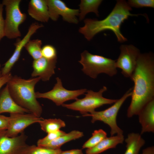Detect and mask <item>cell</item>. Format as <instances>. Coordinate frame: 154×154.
I'll return each instance as SVG.
<instances>
[{
	"mask_svg": "<svg viewBox=\"0 0 154 154\" xmlns=\"http://www.w3.org/2000/svg\"><path fill=\"white\" fill-rule=\"evenodd\" d=\"M141 127V135L154 132V99L147 104L137 115Z\"/></svg>",
	"mask_w": 154,
	"mask_h": 154,
	"instance_id": "15",
	"label": "cell"
},
{
	"mask_svg": "<svg viewBox=\"0 0 154 154\" xmlns=\"http://www.w3.org/2000/svg\"><path fill=\"white\" fill-rule=\"evenodd\" d=\"M12 76L11 73L10 72L5 75L1 76L0 78V89L3 86L7 84Z\"/></svg>",
	"mask_w": 154,
	"mask_h": 154,
	"instance_id": "31",
	"label": "cell"
},
{
	"mask_svg": "<svg viewBox=\"0 0 154 154\" xmlns=\"http://www.w3.org/2000/svg\"><path fill=\"white\" fill-rule=\"evenodd\" d=\"M50 19L56 21L60 15L63 20L69 23L77 24L78 22L77 16L79 15L78 9L70 8L61 0H46Z\"/></svg>",
	"mask_w": 154,
	"mask_h": 154,
	"instance_id": "11",
	"label": "cell"
},
{
	"mask_svg": "<svg viewBox=\"0 0 154 154\" xmlns=\"http://www.w3.org/2000/svg\"><path fill=\"white\" fill-rule=\"evenodd\" d=\"M42 24L35 23L32 24L29 27L26 35L21 40L15 44V48L12 55L5 63L1 70V75L3 76L10 72L15 64L19 60L21 52L26 43L30 40L31 37L38 29L42 27Z\"/></svg>",
	"mask_w": 154,
	"mask_h": 154,
	"instance_id": "13",
	"label": "cell"
},
{
	"mask_svg": "<svg viewBox=\"0 0 154 154\" xmlns=\"http://www.w3.org/2000/svg\"><path fill=\"white\" fill-rule=\"evenodd\" d=\"M131 7L127 1L124 0H117L112 11L105 19L100 20L91 19H85L84 25L79 28V32L87 40L90 41L98 33L110 30L115 34L119 42H124L127 39L120 31L122 23L130 16L143 15L132 14L131 13Z\"/></svg>",
	"mask_w": 154,
	"mask_h": 154,
	"instance_id": "2",
	"label": "cell"
},
{
	"mask_svg": "<svg viewBox=\"0 0 154 154\" xmlns=\"http://www.w3.org/2000/svg\"><path fill=\"white\" fill-rule=\"evenodd\" d=\"M130 79L133 82L128 117L137 115L143 108L154 99V56L151 52L141 53Z\"/></svg>",
	"mask_w": 154,
	"mask_h": 154,
	"instance_id": "1",
	"label": "cell"
},
{
	"mask_svg": "<svg viewBox=\"0 0 154 154\" xmlns=\"http://www.w3.org/2000/svg\"><path fill=\"white\" fill-rule=\"evenodd\" d=\"M84 136L83 133L78 130H73L59 137L47 144L41 147L51 149H60L65 143L71 140L80 138Z\"/></svg>",
	"mask_w": 154,
	"mask_h": 154,
	"instance_id": "19",
	"label": "cell"
},
{
	"mask_svg": "<svg viewBox=\"0 0 154 154\" xmlns=\"http://www.w3.org/2000/svg\"><path fill=\"white\" fill-rule=\"evenodd\" d=\"M27 137L24 132L12 137L0 133V154H23L28 146Z\"/></svg>",
	"mask_w": 154,
	"mask_h": 154,
	"instance_id": "12",
	"label": "cell"
},
{
	"mask_svg": "<svg viewBox=\"0 0 154 154\" xmlns=\"http://www.w3.org/2000/svg\"><path fill=\"white\" fill-rule=\"evenodd\" d=\"M125 141L126 149L124 154H138L145 143L140 134L134 132L128 134Z\"/></svg>",
	"mask_w": 154,
	"mask_h": 154,
	"instance_id": "20",
	"label": "cell"
},
{
	"mask_svg": "<svg viewBox=\"0 0 154 154\" xmlns=\"http://www.w3.org/2000/svg\"><path fill=\"white\" fill-rule=\"evenodd\" d=\"M66 133L65 132L60 130L47 133L46 136L38 140L37 145L42 146Z\"/></svg>",
	"mask_w": 154,
	"mask_h": 154,
	"instance_id": "26",
	"label": "cell"
},
{
	"mask_svg": "<svg viewBox=\"0 0 154 154\" xmlns=\"http://www.w3.org/2000/svg\"><path fill=\"white\" fill-rule=\"evenodd\" d=\"M102 1V0H81L79 5L80 20H82L86 15L90 12L94 13L98 16V8Z\"/></svg>",
	"mask_w": 154,
	"mask_h": 154,
	"instance_id": "21",
	"label": "cell"
},
{
	"mask_svg": "<svg viewBox=\"0 0 154 154\" xmlns=\"http://www.w3.org/2000/svg\"><path fill=\"white\" fill-rule=\"evenodd\" d=\"M9 121V117L0 114V133H2L8 128Z\"/></svg>",
	"mask_w": 154,
	"mask_h": 154,
	"instance_id": "29",
	"label": "cell"
},
{
	"mask_svg": "<svg viewBox=\"0 0 154 154\" xmlns=\"http://www.w3.org/2000/svg\"><path fill=\"white\" fill-rule=\"evenodd\" d=\"M124 140L123 135L107 137L94 147L87 149L86 154H99L108 149L116 148L119 144L123 143Z\"/></svg>",
	"mask_w": 154,
	"mask_h": 154,
	"instance_id": "18",
	"label": "cell"
},
{
	"mask_svg": "<svg viewBox=\"0 0 154 154\" xmlns=\"http://www.w3.org/2000/svg\"><path fill=\"white\" fill-rule=\"evenodd\" d=\"M56 80V82L52 90L44 93L35 92L36 98L48 99L52 101L56 105L59 106L67 101L76 100L78 96L84 94L87 91L86 89L74 90H67L63 86L60 78L57 77Z\"/></svg>",
	"mask_w": 154,
	"mask_h": 154,
	"instance_id": "8",
	"label": "cell"
},
{
	"mask_svg": "<svg viewBox=\"0 0 154 154\" xmlns=\"http://www.w3.org/2000/svg\"><path fill=\"white\" fill-rule=\"evenodd\" d=\"M57 59L49 60L42 57L34 60L32 63V77H39L42 81H49L55 74Z\"/></svg>",
	"mask_w": 154,
	"mask_h": 154,
	"instance_id": "14",
	"label": "cell"
},
{
	"mask_svg": "<svg viewBox=\"0 0 154 154\" xmlns=\"http://www.w3.org/2000/svg\"><path fill=\"white\" fill-rule=\"evenodd\" d=\"M107 137V133L103 130L100 129L95 130L92 133V137L84 144L82 149L93 147Z\"/></svg>",
	"mask_w": 154,
	"mask_h": 154,
	"instance_id": "24",
	"label": "cell"
},
{
	"mask_svg": "<svg viewBox=\"0 0 154 154\" xmlns=\"http://www.w3.org/2000/svg\"><path fill=\"white\" fill-rule=\"evenodd\" d=\"M41 40L35 39L30 40L24 47L34 60L38 59L42 57L41 53Z\"/></svg>",
	"mask_w": 154,
	"mask_h": 154,
	"instance_id": "23",
	"label": "cell"
},
{
	"mask_svg": "<svg viewBox=\"0 0 154 154\" xmlns=\"http://www.w3.org/2000/svg\"><path fill=\"white\" fill-rule=\"evenodd\" d=\"M40 80L39 77L26 79L15 76L6 85L15 102L38 117H40L42 109L36 97L35 88Z\"/></svg>",
	"mask_w": 154,
	"mask_h": 154,
	"instance_id": "3",
	"label": "cell"
},
{
	"mask_svg": "<svg viewBox=\"0 0 154 154\" xmlns=\"http://www.w3.org/2000/svg\"><path fill=\"white\" fill-rule=\"evenodd\" d=\"M28 12L36 20L48 22L50 19L46 0H31L29 2Z\"/></svg>",
	"mask_w": 154,
	"mask_h": 154,
	"instance_id": "17",
	"label": "cell"
},
{
	"mask_svg": "<svg viewBox=\"0 0 154 154\" xmlns=\"http://www.w3.org/2000/svg\"><path fill=\"white\" fill-rule=\"evenodd\" d=\"M141 154H154V147H148L143 149Z\"/></svg>",
	"mask_w": 154,
	"mask_h": 154,
	"instance_id": "33",
	"label": "cell"
},
{
	"mask_svg": "<svg viewBox=\"0 0 154 154\" xmlns=\"http://www.w3.org/2000/svg\"><path fill=\"white\" fill-rule=\"evenodd\" d=\"M107 88L104 86L98 91L87 90L85 97L81 99H77L74 102L70 104H63V107L74 110L79 112L85 115L95 111L97 108L104 105L114 104L117 99H112L105 98L103 96V93L106 91Z\"/></svg>",
	"mask_w": 154,
	"mask_h": 154,
	"instance_id": "6",
	"label": "cell"
},
{
	"mask_svg": "<svg viewBox=\"0 0 154 154\" xmlns=\"http://www.w3.org/2000/svg\"><path fill=\"white\" fill-rule=\"evenodd\" d=\"M1 65L0 63V78L2 76L1 70Z\"/></svg>",
	"mask_w": 154,
	"mask_h": 154,
	"instance_id": "34",
	"label": "cell"
},
{
	"mask_svg": "<svg viewBox=\"0 0 154 154\" xmlns=\"http://www.w3.org/2000/svg\"><path fill=\"white\" fill-rule=\"evenodd\" d=\"M42 57L49 60L57 59V52L55 48L50 44L44 45L42 48Z\"/></svg>",
	"mask_w": 154,
	"mask_h": 154,
	"instance_id": "27",
	"label": "cell"
},
{
	"mask_svg": "<svg viewBox=\"0 0 154 154\" xmlns=\"http://www.w3.org/2000/svg\"><path fill=\"white\" fill-rule=\"evenodd\" d=\"M38 123L41 129L47 133L58 130L66 126L65 122L60 119H43Z\"/></svg>",
	"mask_w": 154,
	"mask_h": 154,
	"instance_id": "22",
	"label": "cell"
},
{
	"mask_svg": "<svg viewBox=\"0 0 154 154\" xmlns=\"http://www.w3.org/2000/svg\"><path fill=\"white\" fill-rule=\"evenodd\" d=\"M21 0H3L2 3L5 6V37L10 39L20 37L21 33L19 27L25 20L27 15L22 13L20 8Z\"/></svg>",
	"mask_w": 154,
	"mask_h": 154,
	"instance_id": "5",
	"label": "cell"
},
{
	"mask_svg": "<svg viewBox=\"0 0 154 154\" xmlns=\"http://www.w3.org/2000/svg\"><path fill=\"white\" fill-rule=\"evenodd\" d=\"M116 60L103 56L92 54L86 50L81 54L79 62L83 66L82 71L86 75L95 79L101 73L112 77L117 73Z\"/></svg>",
	"mask_w": 154,
	"mask_h": 154,
	"instance_id": "4",
	"label": "cell"
},
{
	"mask_svg": "<svg viewBox=\"0 0 154 154\" xmlns=\"http://www.w3.org/2000/svg\"><path fill=\"white\" fill-rule=\"evenodd\" d=\"M119 48L120 52L116 61V66L121 70L124 77L130 78L141 53L139 50L132 44H122Z\"/></svg>",
	"mask_w": 154,
	"mask_h": 154,
	"instance_id": "9",
	"label": "cell"
},
{
	"mask_svg": "<svg viewBox=\"0 0 154 154\" xmlns=\"http://www.w3.org/2000/svg\"><path fill=\"white\" fill-rule=\"evenodd\" d=\"M9 117L8 128L2 133L10 137L19 135L24 132L29 126L34 123H38L43 119L31 113L10 114Z\"/></svg>",
	"mask_w": 154,
	"mask_h": 154,
	"instance_id": "10",
	"label": "cell"
},
{
	"mask_svg": "<svg viewBox=\"0 0 154 154\" xmlns=\"http://www.w3.org/2000/svg\"><path fill=\"white\" fill-rule=\"evenodd\" d=\"M132 88L128 90L120 99L111 106L102 111H94L90 114H87L84 116H90L92 117L91 122L94 123L97 121L103 122L108 125L111 129V136L114 135H123V131L118 126L116 121L118 112L127 99L131 96Z\"/></svg>",
	"mask_w": 154,
	"mask_h": 154,
	"instance_id": "7",
	"label": "cell"
},
{
	"mask_svg": "<svg viewBox=\"0 0 154 154\" xmlns=\"http://www.w3.org/2000/svg\"><path fill=\"white\" fill-rule=\"evenodd\" d=\"M131 7L141 8L144 7L154 8V0H129L127 1Z\"/></svg>",
	"mask_w": 154,
	"mask_h": 154,
	"instance_id": "28",
	"label": "cell"
},
{
	"mask_svg": "<svg viewBox=\"0 0 154 154\" xmlns=\"http://www.w3.org/2000/svg\"><path fill=\"white\" fill-rule=\"evenodd\" d=\"M5 112L10 114L31 113L15 102L10 95L7 85L0 93V114Z\"/></svg>",
	"mask_w": 154,
	"mask_h": 154,
	"instance_id": "16",
	"label": "cell"
},
{
	"mask_svg": "<svg viewBox=\"0 0 154 154\" xmlns=\"http://www.w3.org/2000/svg\"><path fill=\"white\" fill-rule=\"evenodd\" d=\"M60 149H51L35 145H28L23 154H60Z\"/></svg>",
	"mask_w": 154,
	"mask_h": 154,
	"instance_id": "25",
	"label": "cell"
},
{
	"mask_svg": "<svg viewBox=\"0 0 154 154\" xmlns=\"http://www.w3.org/2000/svg\"><path fill=\"white\" fill-rule=\"evenodd\" d=\"M3 5L0 3V41L5 37V20L3 17Z\"/></svg>",
	"mask_w": 154,
	"mask_h": 154,
	"instance_id": "30",
	"label": "cell"
},
{
	"mask_svg": "<svg viewBox=\"0 0 154 154\" xmlns=\"http://www.w3.org/2000/svg\"><path fill=\"white\" fill-rule=\"evenodd\" d=\"M60 154H84L82 150L79 149H73L62 151Z\"/></svg>",
	"mask_w": 154,
	"mask_h": 154,
	"instance_id": "32",
	"label": "cell"
}]
</instances>
